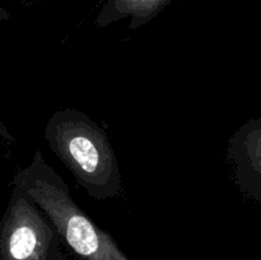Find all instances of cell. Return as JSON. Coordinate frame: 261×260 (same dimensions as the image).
Segmentation results:
<instances>
[{"label": "cell", "instance_id": "cell-2", "mask_svg": "<svg viewBox=\"0 0 261 260\" xmlns=\"http://www.w3.org/2000/svg\"><path fill=\"white\" fill-rule=\"evenodd\" d=\"M17 183L53 221L64 244L82 260H130L114 237L76 204L64 178L40 152L32 165L19 173Z\"/></svg>", "mask_w": 261, "mask_h": 260}, {"label": "cell", "instance_id": "cell-1", "mask_svg": "<svg viewBox=\"0 0 261 260\" xmlns=\"http://www.w3.org/2000/svg\"><path fill=\"white\" fill-rule=\"evenodd\" d=\"M46 139L76 183L98 201L119 196L122 180L109 135L76 109L58 110L46 126Z\"/></svg>", "mask_w": 261, "mask_h": 260}, {"label": "cell", "instance_id": "cell-3", "mask_svg": "<svg viewBox=\"0 0 261 260\" xmlns=\"http://www.w3.org/2000/svg\"><path fill=\"white\" fill-rule=\"evenodd\" d=\"M63 242L53 221L18 188L0 233V260H73Z\"/></svg>", "mask_w": 261, "mask_h": 260}, {"label": "cell", "instance_id": "cell-5", "mask_svg": "<svg viewBox=\"0 0 261 260\" xmlns=\"http://www.w3.org/2000/svg\"><path fill=\"white\" fill-rule=\"evenodd\" d=\"M173 2L175 0H105L94 24L98 28H106L119 20L129 19L127 27L135 31L154 19Z\"/></svg>", "mask_w": 261, "mask_h": 260}, {"label": "cell", "instance_id": "cell-4", "mask_svg": "<svg viewBox=\"0 0 261 260\" xmlns=\"http://www.w3.org/2000/svg\"><path fill=\"white\" fill-rule=\"evenodd\" d=\"M233 180L242 193L261 204V119H251L236 130L228 143Z\"/></svg>", "mask_w": 261, "mask_h": 260}]
</instances>
